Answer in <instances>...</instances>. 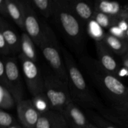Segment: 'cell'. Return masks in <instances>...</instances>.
Masks as SVG:
<instances>
[{
    "mask_svg": "<svg viewBox=\"0 0 128 128\" xmlns=\"http://www.w3.org/2000/svg\"><path fill=\"white\" fill-rule=\"evenodd\" d=\"M61 52L68 76V86L72 101L85 110H96L107 118L109 109L105 107L89 87L73 56L63 47H61Z\"/></svg>",
    "mask_w": 128,
    "mask_h": 128,
    "instance_id": "6da1fadb",
    "label": "cell"
},
{
    "mask_svg": "<svg viewBox=\"0 0 128 128\" xmlns=\"http://www.w3.org/2000/svg\"><path fill=\"white\" fill-rule=\"evenodd\" d=\"M80 62L95 86L112 104L118 106L128 101V87L118 76L108 72L98 60L89 55L80 56Z\"/></svg>",
    "mask_w": 128,
    "mask_h": 128,
    "instance_id": "7a4b0ae2",
    "label": "cell"
},
{
    "mask_svg": "<svg viewBox=\"0 0 128 128\" xmlns=\"http://www.w3.org/2000/svg\"><path fill=\"white\" fill-rule=\"evenodd\" d=\"M50 20L73 52L82 56L86 42V26L74 14L68 0H54L53 12Z\"/></svg>",
    "mask_w": 128,
    "mask_h": 128,
    "instance_id": "3957f363",
    "label": "cell"
},
{
    "mask_svg": "<svg viewBox=\"0 0 128 128\" xmlns=\"http://www.w3.org/2000/svg\"><path fill=\"white\" fill-rule=\"evenodd\" d=\"M52 71L62 81L68 84V76L61 52V47L52 29L48 27L39 47Z\"/></svg>",
    "mask_w": 128,
    "mask_h": 128,
    "instance_id": "277c9868",
    "label": "cell"
},
{
    "mask_svg": "<svg viewBox=\"0 0 128 128\" xmlns=\"http://www.w3.org/2000/svg\"><path fill=\"white\" fill-rule=\"evenodd\" d=\"M44 77V92L51 102L52 110L63 112L71 102L68 84L62 81L53 72H42Z\"/></svg>",
    "mask_w": 128,
    "mask_h": 128,
    "instance_id": "5b68a950",
    "label": "cell"
},
{
    "mask_svg": "<svg viewBox=\"0 0 128 128\" xmlns=\"http://www.w3.org/2000/svg\"><path fill=\"white\" fill-rule=\"evenodd\" d=\"M21 70L29 92L31 96L44 92L43 73L36 62L27 58L22 54L18 55Z\"/></svg>",
    "mask_w": 128,
    "mask_h": 128,
    "instance_id": "8992f818",
    "label": "cell"
},
{
    "mask_svg": "<svg viewBox=\"0 0 128 128\" xmlns=\"http://www.w3.org/2000/svg\"><path fill=\"white\" fill-rule=\"evenodd\" d=\"M24 30L31 38L35 45L40 47L49 25L38 16L30 1H24Z\"/></svg>",
    "mask_w": 128,
    "mask_h": 128,
    "instance_id": "52a82bcc",
    "label": "cell"
},
{
    "mask_svg": "<svg viewBox=\"0 0 128 128\" xmlns=\"http://www.w3.org/2000/svg\"><path fill=\"white\" fill-rule=\"evenodd\" d=\"M5 64V71L8 81L9 91L11 92L17 104L24 100V88L17 59L15 56H1Z\"/></svg>",
    "mask_w": 128,
    "mask_h": 128,
    "instance_id": "ba28073f",
    "label": "cell"
},
{
    "mask_svg": "<svg viewBox=\"0 0 128 128\" xmlns=\"http://www.w3.org/2000/svg\"><path fill=\"white\" fill-rule=\"evenodd\" d=\"M69 128H88L91 121L80 106L71 101L62 112Z\"/></svg>",
    "mask_w": 128,
    "mask_h": 128,
    "instance_id": "9c48e42d",
    "label": "cell"
},
{
    "mask_svg": "<svg viewBox=\"0 0 128 128\" xmlns=\"http://www.w3.org/2000/svg\"><path fill=\"white\" fill-rule=\"evenodd\" d=\"M17 114L23 128H35L40 114L36 110L31 100H24L16 104Z\"/></svg>",
    "mask_w": 128,
    "mask_h": 128,
    "instance_id": "30bf717a",
    "label": "cell"
},
{
    "mask_svg": "<svg viewBox=\"0 0 128 128\" xmlns=\"http://www.w3.org/2000/svg\"><path fill=\"white\" fill-rule=\"evenodd\" d=\"M95 44L98 58V61L105 70L118 76L120 66L114 57L113 52L110 51L102 41L96 42Z\"/></svg>",
    "mask_w": 128,
    "mask_h": 128,
    "instance_id": "8fae6325",
    "label": "cell"
},
{
    "mask_svg": "<svg viewBox=\"0 0 128 128\" xmlns=\"http://www.w3.org/2000/svg\"><path fill=\"white\" fill-rule=\"evenodd\" d=\"M0 32L3 35L6 42L11 49L12 56L21 53V36L14 28L1 16L0 18Z\"/></svg>",
    "mask_w": 128,
    "mask_h": 128,
    "instance_id": "7c38bea8",
    "label": "cell"
},
{
    "mask_svg": "<svg viewBox=\"0 0 128 128\" xmlns=\"http://www.w3.org/2000/svg\"><path fill=\"white\" fill-rule=\"evenodd\" d=\"M35 128H69L62 112L50 110L40 114Z\"/></svg>",
    "mask_w": 128,
    "mask_h": 128,
    "instance_id": "4fadbf2b",
    "label": "cell"
},
{
    "mask_svg": "<svg viewBox=\"0 0 128 128\" xmlns=\"http://www.w3.org/2000/svg\"><path fill=\"white\" fill-rule=\"evenodd\" d=\"M68 2L74 14L85 26L93 18L95 12L94 3L81 0H68Z\"/></svg>",
    "mask_w": 128,
    "mask_h": 128,
    "instance_id": "5bb4252c",
    "label": "cell"
},
{
    "mask_svg": "<svg viewBox=\"0 0 128 128\" xmlns=\"http://www.w3.org/2000/svg\"><path fill=\"white\" fill-rule=\"evenodd\" d=\"M9 17L22 31L24 30V1L6 0Z\"/></svg>",
    "mask_w": 128,
    "mask_h": 128,
    "instance_id": "9a60e30c",
    "label": "cell"
},
{
    "mask_svg": "<svg viewBox=\"0 0 128 128\" xmlns=\"http://www.w3.org/2000/svg\"><path fill=\"white\" fill-rule=\"evenodd\" d=\"M102 42L110 51L120 57L125 54L128 51V44L126 40L116 37L108 32L106 33Z\"/></svg>",
    "mask_w": 128,
    "mask_h": 128,
    "instance_id": "2e32d148",
    "label": "cell"
},
{
    "mask_svg": "<svg viewBox=\"0 0 128 128\" xmlns=\"http://www.w3.org/2000/svg\"><path fill=\"white\" fill-rule=\"evenodd\" d=\"M96 11L106 14L119 18L123 10V6L117 1H109L106 0H98L94 2Z\"/></svg>",
    "mask_w": 128,
    "mask_h": 128,
    "instance_id": "e0dca14e",
    "label": "cell"
},
{
    "mask_svg": "<svg viewBox=\"0 0 128 128\" xmlns=\"http://www.w3.org/2000/svg\"><path fill=\"white\" fill-rule=\"evenodd\" d=\"M107 120L116 124L123 126L128 124V101L109 110Z\"/></svg>",
    "mask_w": 128,
    "mask_h": 128,
    "instance_id": "ac0fdd59",
    "label": "cell"
},
{
    "mask_svg": "<svg viewBox=\"0 0 128 128\" xmlns=\"http://www.w3.org/2000/svg\"><path fill=\"white\" fill-rule=\"evenodd\" d=\"M21 53L31 61L37 62L38 55L35 44L26 32H23L21 35Z\"/></svg>",
    "mask_w": 128,
    "mask_h": 128,
    "instance_id": "d6986e66",
    "label": "cell"
},
{
    "mask_svg": "<svg viewBox=\"0 0 128 128\" xmlns=\"http://www.w3.org/2000/svg\"><path fill=\"white\" fill-rule=\"evenodd\" d=\"M31 5L36 12L46 19H51L54 8V0H32Z\"/></svg>",
    "mask_w": 128,
    "mask_h": 128,
    "instance_id": "ffe728a7",
    "label": "cell"
},
{
    "mask_svg": "<svg viewBox=\"0 0 128 128\" xmlns=\"http://www.w3.org/2000/svg\"><path fill=\"white\" fill-rule=\"evenodd\" d=\"M85 112L91 123L98 128H119L116 124L106 119L97 111L86 110H85Z\"/></svg>",
    "mask_w": 128,
    "mask_h": 128,
    "instance_id": "44dd1931",
    "label": "cell"
},
{
    "mask_svg": "<svg viewBox=\"0 0 128 128\" xmlns=\"http://www.w3.org/2000/svg\"><path fill=\"white\" fill-rule=\"evenodd\" d=\"M31 101L34 108L40 114L52 110L51 102L44 92L33 96Z\"/></svg>",
    "mask_w": 128,
    "mask_h": 128,
    "instance_id": "7402d4cb",
    "label": "cell"
},
{
    "mask_svg": "<svg viewBox=\"0 0 128 128\" xmlns=\"http://www.w3.org/2000/svg\"><path fill=\"white\" fill-rule=\"evenodd\" d=\"M16 103L11 92L2 85L0 84V110L9 111L14 107Z\"/></svg>",
    "mask_w": 128,
    "mask_h": 128,
    "instance_id": "603a6c76",
    "label": "cell"
},
{
    "mask_svg": "<svg viewBox=\"0 0 128 128\" xmlns=\"http://www.w3.org/2000/svg\"><path fill=\"white\" fill-rule=\"evenodd\" d=\"M86 32L96 42L102 41L106 32L93 19L90 20L86 26Z\"/></svg>",
    "mask_w": 128,
    "mask_h": 128,
    "instance_id": "cb8c5ba5",
    "label": "cell"
},
{
    "mask_svg": "<svg viewBox=\"0 0 128 128\" xmlns=\"http://www.w3.org/2000/svg\"><path fill=\"white\" fill-rule=\"evenodd\" d=\"M92 19L104 30V29L109 30L111 26L116 24L118 18L113 17V16L106 14L102 12L95 11Z\"/></svg>",
    "mask_w": 128,
    "mask_h": 128,
    "instance_id": "d4e9b609",
    "label": "cell"
},
{
    "mask_svg": "<svg viewBox=\"0 0 128 128\" xmlns=\"http://www.w3.org/2000/svg\"><path fill=\"white\" fill-rule=\"evenodd\" d=\"M16 124V120L11 114L0 110V128H10Z\"/></svg>",
    "mask_w": 128,
    "mask_h": 128,
    "instance_id": "484cf974",
    "label": "cell"
},
{
    "mask_svg": "<svg viewBox=\"0 0 128 128\" xmlns=\"http://www.w3.org/2000/svg\"><path fill=\"white\" fill-rule=\"evenodd\" d=\"M0 54L1 56H12L11 49L6 42L3 35L0 32Z\"/></svg>",
    "mask_w": 128,
    "mask_h": 128,
    "instance_id": "4316f807",
    "label": "cell"
},
{
    "mask_svg": "<svg viewBox=\"0 0 128 128\" xmlns=\"http://www.w3.org/2000/svg\"><path fill=\"white\" fill-rule=\"evenodd\" d=\"M108 32H109L111 34L113 35V36H116V37L122 39V40H126L127 39L126 36V32L122 31L116 24H114L112 26H111L108 30Z\"/></svg>",
    "mask_w": 128,
    "mask_h": 128,
    "instance_id": "83f0119b",
    "label": "cell"
},
{
    "mask_svg": "<svg viewBox=\"0 0 128 128\" xmlns=\"http://www.w3.org/2000/svg\"><path fill=\"white\" fill-rule=\"evenodd\" d=\"M0 13L4 18L9 17L8 10L6 0H0Z\"/></svg>",
    "mask_w": 128,
    "mask_h": 128,
    "instance_id": "f1b7e54d",
    "label": "cell"
},
{
    "mask_svg": "<svg viewBox=\"0 0 128 128\" xmlns=\"http://www.w3.org/2000/svg\"><path fill=\"white\" fill-rule=\"evenodd\" d=\"M119 18L126 19L128 21V4L123 6V10Z\"/></svg>",
    "mask_w": 128,
    "mask_h": 128,
    "instance_id": "f546056e",
    "label": "cell"
},
{
    "mask_svg": "<svg viewBox=\"0 0 128 128\" xmlns=\"http://www.w3.org/2000/svg\"><path fill=\"white\" fill-rule=\"evenodd\" d=\"M121 60H122V66L128 69V51L125 54H124L123 56H121Z\"/></svg>",
    "mask_w": 128,
    "mask_h": 128,
    "instance_id": "4dcf8cb0",
    "label": "cell"
},
{
    "mask_svg": "<svg viewBox=\"0 0 128 128\" xmlns=\"http://www.w3.org/2000/svg\"><path fill=\"white\" fill-rule=\"evenodd\" d=\"M10 128H22L21 126H20V125L16 124L14 125V126H12V127H11Z\"/></svg>",
    "mask_w": 128,
    "mask_h": 128,
    "instance_id": "1f68e13d",
    "label": "cell"
},
{
    "mask_svg": "<svg viewBox=\"0 0 128 128\" xmlns=\"http://www.w3.org/2000/svg\"><path fill=\"white\" fill-rule=\"evenodd\" d=\"M88 128H98L96 127V126H94L93 124H91L90 126V127H89Z\"/></svg>",
    "mask_w": 128,
    "mask_h": 128,
    "instance_id": "d6a6232c",
    "label": "cell"
},
{
    "mask_svg": "<svg viewBox=\"0 0 128 128\" xmlns=\"http://www.w3.org/2000/svg\"><path fill=\"white\" fill-rule=\"evenodd\" d=\"M126 38L128 39V30L126 31Z\"/></svg>",
    "mask_w": 128,
    "mask_h": 128,
    "instance_id": "836d02e7",
    "label": "cell"
},
{
    "mask_svg": "<svg viewBox=\"0 0 128 128\" xmlns=\"http://www.w3.org/2000/svg\"><path fill=\"white\" fill-rule=\"evenodd\" d=\"M123 126H124V127H126V128H128V124H125V125H123Z\"/></svg>",
    "mask_w": 128,
    "mask_h": 128,
    "instance_id": "e575fe53",
    "label": "cell"
},
{
    "mask_svg": "<svg viewBox=\"0 0 128 128\" xmlns=\"http://www.w3.org/2000/svg\"><path fill=\"white\" fill-rule=\"evenodd\" d=\"M126 41H127V42H128V39H126Z\"/></svg>",
    "mask_w": 128,
    "mask_h": 128,
    "instance_id": "d590c367",
    "label": "cell"
}]
</instances>
